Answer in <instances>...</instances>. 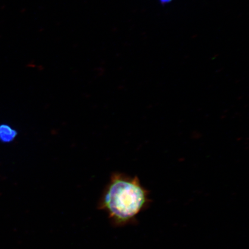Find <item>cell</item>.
Masks as SVG:
<instances>
[{"instance_id":"cell-2","label":"cell","mask_w":249,"mask_h":249,"mask_svg":"<svg viewBox=\"0 0 249 249\" xmlns=\"http://www.w3.org/2000/svg\"><path fill=\"white\" fill-rule=\"evenodd\" d=\"M17 135V132L8 124H0V141L1 142H12Z\"/></svg>"},{"instance_id":"cell-3","label":"cell","mask_w":249,"mask_h":249,"mask_svg":"<svg viewBox=\"0 0 249 249\" xmlns=\"http://www.w3.org/2000/svg\"><path fill=\"white\" fill-rule=\"evenodd\" d=\"M161 2H167L168 1H170V0H161Z\"/></svg>"},{"instance_id":"cell-1","label":"cell","mask_w":249,"mask_h":249,"mask_svg":"<svg viewBox=\"0 0 249 249\" xmlns=\"http://www.w3.org/2000/svg\"><path fill=\"white\" fill-rule=\"evenodd\" d=\"M148 190L138 177L122 173L112 174L98 202V209L106 212L115 227L138 223V217L150 206Z\"/></svg>"}]
</instances>
